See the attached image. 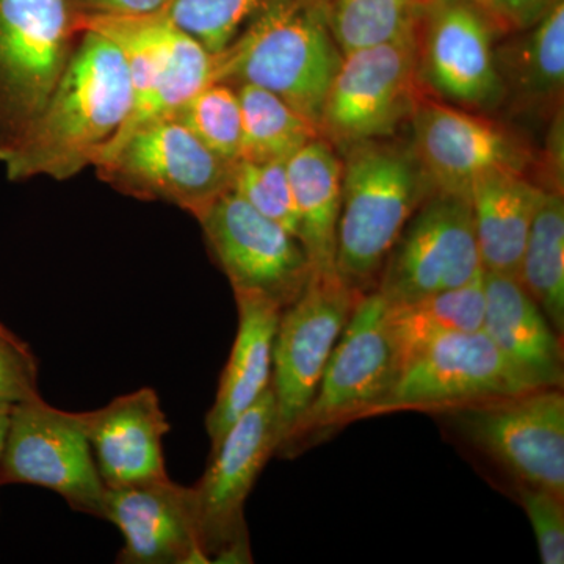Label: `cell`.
<instances>
[{
  "instance_id": "obj_20",
  "label": "cell",
  "mask_w": 564,
  "mask_h": 564,
  "mask_svg": "<svg viewBox=\"0 0 564 564\" xmlns=\"http://www.w3.org/2000/svg\"><path fill=\"white\" fill-rule=\"evenodd\" d=\"M481 332L534 388H563L562 336L518 278L484 273Z\"/></svg>"
},
{
  "instance_id": "obj_37",
  "label": "cell",
  "mask_w": 564,
  "mask_h": 564,
  "mask_svg": "<svg viewBox=\"0 0 564 564\" xmlns=\"http://www.w3.org/2000/svg\"><path fill=\"white\" fill-rule=\"evenodd\" d=\"M470 2L475 3V6L478 7V9H481L485 11L486 17L489 18V20L492 21V6L491 0H470ZM496 25V24H494ZM499 31V29H497Z\"/></svg>"
},
{
  "instance_id": "obj_13",
  "label": "cell",
  "mask_w": 564,
  "mask_h": 564,
  "mask_svg": "<svg viewBox=\"0 0 564 564\" xmlns=\"http://www.w3.org/2000/svg\"><path fill=\"white\" fill-rule=\"evenodd\" d=\"M198 221L234 295L263 296L285 310L313 280V267L299 237L236 193L220 196Z\"/></svg>"
},
{
  "instance_id": "obj_3",
  "label": "cell",
  "mask_w": 564,
  "mask_h": 564,
  "mask_svg": "<svg viewBox=\"0 0 564 564\" xmlns=\"http://www.w3.org/2000/svg\"><path fill=\"white\" fill-rule=\"evenodd\" d=\"M433 191L411 143L362 141L344 151L336 274L352 291L373 292L393 245Z\"/></svg>"
},
{
  "instance_id": "obj_36",
  "label": "cell",
  "mask_w": 564,
  "mask_h": 564,
  "mask_svg": "<svg viewBox=\"0 0 564 564\" xmlns=\"http://www.w3.org/2000/svg\"><path fill=\"white\" fill-rule=\"evenodd\" d=\"M10 413V404H0V462H2L3 447H6L7 432H9Z\"/></svg>"
},
{
  "instance_id": "obj_1",
  "label": "cell",
  "mask_w": 564,
  "mask_h": 564,
  "mask_svg": "<svg viewBox=\"0 0 564 564\" xmlns=\"http://www.w3.org/2000/svg\"><path fill=\"white\" fill-rule=\"evenodd\" d=\"M132 101L131 73L120 47L102 33L84 29L46 107L0 158L7 180L77 176L120 131Z\"/></svg>"
},
{
  "instance_id": "obj_7",
  "label": "cell",
  "mask_w": 564,
  "mask_h": 564,
  "mask_svg": "<svg viewBox=\"0 0 564 564\" xmlns=\"http://www.w3.org/2000/svg\"><path fill=\"white\" fill-rule=\"evenodd\" d=\"M176 118L143 126L95 163L99 180L140 202L173 204L198 220L231 192L232 166Z\"/></svg>"
},
{
  "instance_id": "obj_12",
  "label": "cell",
  "mask_w": 564,
  "mask_h": 564,
  "mask_svg": "<svg viewBox=\"0 0 564 564\" xmlns=\"http://www.w3.org/2000/svg\"><path fill=\"white\" fill-rule=\"evenodd\" d=\"M484 273L469 198L434 192L404 226L375 292L393 306L454 291Z\"/></svg>"
},
{
  "instance_id": "obj_27",
  "label": "cell",
  "mask_w": 564,
  "mask_h": 564,
  "mask_svg": "<svg viewBox=\"0 0 564 564\" xmlns=\"http://www.w3.org/2000/svg\"><path fill=\"white\" fill-rule=\"evenodd\" d=\"M236 90L242 111L239 161L288 162L310 141L321 137L317 126L274 93L250 84L236 85Z\"/></svg>"
},
{
  "instance_id": "obj_38",
  "label": "cell",
  "mask_w": 564,
  "mask_h": 564,
  "mask_svg": "<svg viewBox=\"0 0 564 564\" xmlns=\"http://www.w3.org/2000/svg\"><path fill=\"white\" fill-rule=\"evenodd\" d=\"M299 2L307 3V6L329 7V3H332V0H299Z\"/></svg>"
},
{
  "instance_id": "obj_29",
  "label": "cell",
  "mask_w": 564,
  "mask_h": 564,
  "mask_svg": "<svg viewBox=\"0 0 564 564\" xmlns=\"http://www.w3.org/2000/svg\"><path fill=\"white\" fill-rule=\"evenodd\" d=\"M204 147L228 162H237L242 151V111L236 87L212 82L181 107L174 117Z\"/></svg>"
},
{
  "instance_id": "obj_28",
  "label": "cell",
  "mask_w": 564,
  "mask_h": 564,
  "mask_svg": "<svg viewBox=\"0 0 564 564\" xmlns=\"http://www.w3.org/2000/svg\"><path fill=\"white\" fill-rule=\"evenodd\" d=\"M422 9L419 0H332L329 28L337 46L347 54L413 31Z\"/></svg>"
},
{
  "instance_id": "obj_14",
  "label": "cell",
  "mask_w": 564,
  "mask_h": 564,
  "mask_svg": "<svg viewBox=\"0 0 564 564\" xmlns=\"http://www.w3.org/2000/svg\"><path fill=\"white\" fill-rule=\"evenodd\" d=\"M362 296L337 276H313L302 295L281 311L272 373L280 445L313 403L326 364Z\"/></svg>"
},
{
  "instance_id": "obj_31",
  "label": "cell",
  "mask_w": 564,
  "mask_h": 564,
  "mask_svg": "<svg viewBox=\"0 0 564 564\" xmlns=\"http://www.w3.org/2000/svg\"><path fill=\"white\" fill-rule=\"evenodd\" d=\"M231 192L263 217L276 221L299 237V218L289 181L288 162L237 161L232 166Z\"/></svg>"
},
{
  "instance_id": "obj_22",
  "label": "cell",
  "mask_w": 564,
  "mask_h": 564,
  "mask_svg": "<svg viewBox=\"0 0 564 564\" xmlns=\"http://www.w3.org/2000/svg\"><path fill=\"white\" fill-rule=\"evenodd\" d=\"M302 242L314 276L336 278L337 225L343 198V158L317 137L288 161Z\"/></svg>"
},
{
  "instance_id": "obj_35",
  "label": "cell",
  "mask_w": 564,
  "mask_h": 564,
  "mask_svg": "<svg viewBox=\"0 0 564 564\" xmlns=\"http://www.w3.org/2000/svg\"><path fill=\"white\" fill-rule=\"evenodd\" d=\"M80 18L162 13L172 0H73Z\"/></svg>"
},
{
  "instance_id": "obj_19",
  "label": "cell",
  "mask_w": 564,
  "mask_h": 564,
  "mask_svg": "<svg viewBox=\"0 0 564 564\" xmlns=\"http://www.w3.org/2000/svg\"><path fill=\"white\" fill-rule=\"evenodd\" d=\"M82 417L106 488L169 477L163 437L170 422L154 389L124 393Z\"/></svg>"
},
{
  "instance_id": "obj_24",
  "label": "cell",
  "mask_w": 564,
  "mask_h": 564,
  "mask_svg": "<svg viewBox=\"0 0 564 564\" xmlns=\"http://www.w3.org/2000/svg\"><path fill=\"white\" fill-rule=\"evenodd\" d=\"M522 36L496 50L503 95L519 106L562 104L564 87V2L556 0Z\"/></svg>"
},
{
  "instance_id": "obj_33",
  "label": "cell",
  "mask_w": 564,
  "mask_h": 564,
  "mask_svg": "<svg viewBox=\"0 0 564 564\" xmlns=\"http://www.w3.org/2000/svg\"><path fill=\"white\" fill-rule=\"evenodd\" d=\"M40 366L31 345L0 322V404L40 395Z\"/></svg>"
},
{
  "instance_id": "obj_39",
  "label": "cell",
  "mask_w": 564,
  "mask_h": 564,
  "mask_svg": "<svg viewBox=\"0 0 564 564\" xmlns=\"http://www.w3.org/2000/svg\"><path fill=\"white\" fill-rule=\"evenodd\" d=\"M445 2V0H419V3L425 9V7L436 6V3Z\"/></svg>"
},
{
  "instance_id": "obj_4",
  "label": "cell",
  "mask_w": 564,
  "mask_h": 564,
  "mask_svg": "<svg viewBox=\"0 0 564 564\" xmlns=\"http://www.w3.org/2000/svg\"><path fill=\"white\" fill-rule=\"evenodd\" d=\"M80 24L82 31L93 29L120 47L132 80V109L96 162L137 129L174 117L188 99L215 82L217 54L177 28L163 11L87 17L80 18Z\"/></svg>"
},
{
  "instance_id": "obj_9",
  "label": "cell",
  "mask_w": 564,
  "mask_h": 564,
  "mask_svg": "<svg viewBox=\"0 0 564 564\" xmlns=\"http://www.w3.org/2000/svg\"><path fill=\"white\" fill-rule=\"evenodd\" d=\"M441 413L462 440L499 464L516 484L564 496L562 388L533 389Z\"/></svg>"
},
{
  "instance_id": "obj_34",
  "label": "cell",
  "mask_w": 564,
  "mask_h": 564,
  "mask_svg": "<svg viewBox=\"0 0 564 564\" xmlns=\"http://www.w3.org/2000/svg\"><path fill=\"white\" fill-rule=\"evenodd\" d=\"M556 0H491L492 22L499 31H525Z\"/></svg>"
},
{
  "instance_id": "obj_2",
  "label": "cell",
  "mask_w": 564,
  "mask_h": 564,
  "mask_svg": "<svg viewBox=\"0 0 564 564\" xmlns=\"http://www.w3.org/2000/svg\"><path fill=\"white\" fill-rule=\"evenodd\" d=\"M343 58L329 28V7L265 0L217 54L215 82L265 88L318 128Z\"/></svg>"
},
{
  "instance_id": "obj_5",
  "label": "cell",
  "mask_w": 564,
  "mask_h": 564,
  "mask_svg": "<svg viewBox=\"0 0 564 564\" xmlns=\"http://www.w3.org/2000/svg\"><path fill=\"white\" fill-rule=\"evenodd\" d=\"M82 32L73 0H0V158L46 107Z\"/></svg>"
},
{
  "instance_id": "obj_23",
  "label": "cell",
  "mask_w": 564,
  "mask_h": 564,
  "mask_svg": "<svg viewBox=\"0 0 564 564\" xmlns=\"http://www.w3.org/2000/svg\"><path fill=\"white\" fill-rule=\"evenodd\" d=\"M544 187L513 170L475 181L467 198L484 272L518 278L522 252Z\"/></svg>"
},
{
  "instance_id": "obj_25",
  "label": "cell",
  "mask_w": 564,
  "mask_h": 564,
  "mask_svg": "<svg viewBox=\"0 0 564 564\" xmlns=\"http://www.w3.org/2000/svg\"><path fill=\"white\" fill-rule=\"evenodd\" d=\"M484 276L454 291L433 293L402 304H388V329L400 372L430 345L484 326ZM400 375V373H399Z\"/></svg>"
},
{
  "instance_id": "obj_15",
  "label": "cell",
  "mask_w": 564,
  "mask_h": 564,
  "mask_svg": "<svg viewBox=\"0 0 564 564\" xmlns=\"http://www.w3.org/2000/svg\"><path fill=\"white\" fill-rule=\"evenodd\" d=\"M484 332L456 334L430 345L408 362L391 391L369 413L441 411L533 391Z\"/></svg>"
},
{
  "instance_id": "obj_8",
  "label": "cell",
  "mask_w": 564,
  "mask_h": 564,
  "mask_svg": "<svg viewBox=\"0 0 564 564\" xmlns=\"http://www.w3.org/2000/svg\"><path fill=\"white\" fill-rule=\"evenodd\" d=\"M417 29L344 54L323 106L318 131L336 150L391 139L419 98Z\"/></svg>"
},
{
  "instance_id": "obj_6",
  "label": "cell",
  "mask_w": 564,
  "mask_h": 564,
  "mask_svg": "<svg viewBox=\"0 0 564 564\" xmlns=\"http://www.w3.org/2000/svg\"><path fill=\"white\" fill-rule=\"evenodd\" d=\"M399 373L388 329V303L378 292L366 293L334 347L313 403L276 455L291 458L345 423L369 417Z\"/></svg>"
},
{
  "instance_id": "obj_30",
  "label": "cell",
  "mask_w": 564,
  "mask_h": 564,
  "mask_svg": "<svg viewBox=\"0 0 564 564\" xmlns=\"http://www.w3.org/2000/svg\"><path fill=\"white\" fill-rule=\"evenodd\" d=\"M265 0H172L163 13L212 54H220Z\"/></svg>"
},
{
  "instance_id": "obj_32",
  "label": "cell",
  "mask_w": 564,
  "mask_h": 564,
  "mask_svg": "<svg viewBox=\"0 0 564 564\" xmlns=\"http://www.w3.org/2000/svg\"><path fill=\"white\" fill-rule=\"evenodd\" d=\"M519 502L532 525L541 562L564 563V496L540 486L516 484Z\"/></svg>"
},
{
  "instance_id": "obj_10",
  "label": "cell",
  "mask_w": 564,
  "mask_h": 564,
  "mask_svg": "<svg viewBox=\"0 0 564 564\" xmlns=\"http://www.w3.org/2000/svg\"><path fill=\"white\" fill-rule=\"evenodd\" d=\"M31 485L61 496L77 513L102 519L104 485L82 413H69L43 397L11 406L0 462V486Z\"/></svg>"
},
{
  "instance_id": "obj_11",
  "label": "cell",
  "mask_w": 564,
  "mask_h": 564,
  "mask_svg": "<svg viewBox=\"0 0 564 564\" xmlns=\"http://www.w3.org/2000/svg\"><path fill=\"white\" fill-rule=\"evenodd\" d=\"M280 445L272 386L212 447L202 480L193 486L199 533L209 563H252L245 503Z\"/></svg>"
},
{
  "instance_id": "obj_17",
  "label": "cell",
  "mask_w": 564,
  "mask_h": 564,
  "mask_svg": "<svg viewBox=\"0 0 564 564\" xmlns=\"http://www.w3.org/2000/svg\"><path fill=\"white\" fill-rule=\"evenodd\" d=\"M415 159L433 193L467 196L475 181L499 170L524 173L530 152L488 118L448 104L422 101L411 117Z\"/></svg>"
},
{
  "instance_id": "obj_26",
  "label": "cell",
  "mask_w": 564,
  "mask_h": 564,
  "mask_svg": "<svg viewBox=\"0 0 564 564\" xmlns=\"http://www.w3.org/2000/svg\"><path fill=\"white\" fill-rule=\"evenodd\" d=\"M518 280L556 333H564V202L563 192L544 188L529 236Z\"/></svg>"
},
{
  "instance_id": "obj_16",
  "label": "cell",
  "mask_w": 564,
  "mask_h": 564,
  "mask_svg": "<svg viewBox=\"0 0 564 564\" xmlns=\"http://www.w3.org/2000/svg\"><path fill=\"white\" fill-rule=\"evenodd\" d=\"M417 29L419 80L447 101L492 109L503 87L496 66L494 22L470 0L422 9Z\"/></svg>"
},
{
  "instance_id": "obj_21",
  "label": "cell",
  "mask_w": 564,
  "mask_h": 564,
  "mask_svg": "<svg viewBox=\"0 0 564 564\" xmlns=\"http://www.w3.org/2000/svg\"><path fill=\"white\" fill-rule=\"evenodd\" d=\"M239 328L223 369L217 397L206 415L212 447L272 386L273 345L281 307L250 293H236Z\"/></svg>"
},
{
  "instance_id": "obj_18",
  "label": "cell",
  "mask_w": 564,
  "mask_h": 564,
  "mask_svg": "<svg viewBox=\"0 0 564 564\" xmlns=\"http://www.w3.org/2000/svg\"><path fill=\"white\" fill-rule=\"evenodd\" d=\"M104 521L122 534L120 564L209 563L193 486L172 478L107 488Z\"/></svg>"
}]
</instances>
